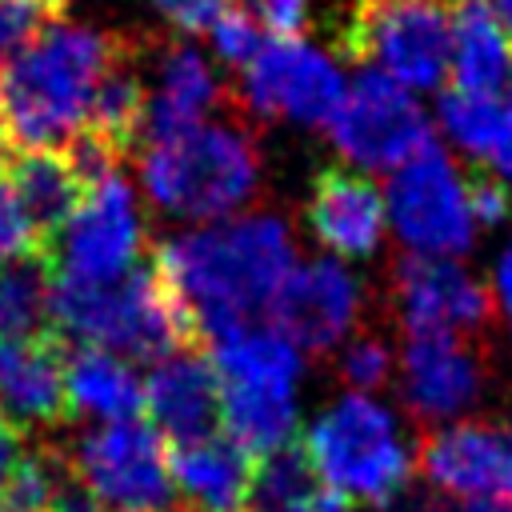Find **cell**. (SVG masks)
Segmentation results:
<instances>
[{"label":"cell","mask_w":512,"mask_h":512,"mask_svg":"<svg viewBox=\"0 0 512 512\" xmlns=\"http://www.w3.org/2000/svg\"><path fill=\"white\" fill-rule=\"evenodd\" d=\"M292 228L276 212H256L164 240L152 256L160 280L184 304L200 344H220L252 324L296 268Z\"/></svg>","instance_id":"obj_1"},{"label":"cell","mask_w":512,"mask_h":512,"mask_svg":"<svg viewBox=\"0 0 512 512\" xmlns=\"http://www.w3.org/2000/svg\"><path fill=\"white\" fill-rule=\"evenodd\" d=\"M132 32L48 24L0 68V120L16 152H60L84 124L104 72Z\"/></svg>","instance_id":"obj_2"},{"label":"cell","mask_w":512,"mask_h":512,"mask_svg":"<svg viewBox=\"0 0 512 512\" xmlns=\"http://www.w3.org/2000/svg\"><path fill=\"white\" fill-rule=\"evenodd\" d=\"M140 180L156 208L184 220H220L252 204L264 180V152L240 96L200 128L148 144L140 152Z\"/></svg>","instance_id":"obj_3"},{"label":"cell","mask_w":512,"mask_h":512,"mask_svg":"<svg viewBox=\"0 0 512 512\" xmlns=\"http://www.w3.org/2000/svg\"><path fill=\"white\" fill-rule=\"evenodd\" d=\"M48 308L56 336H76L80 344L116 352L124 360L160 364L180 348H204L184 304L160 280L152 256L128 276L104 284L52 272Z\"/></svg>","instance_id":"obj_4"},{"label":"cell","mask_w":512,"mask_h":512,"mask_svg":"<svg viewBox=\"0 0 512 512\" xmlns=\"http://www.w3.org/2000/svg\"><path fill=\"white\" fill-rule=\"evenodd\" d=\"M300 452L336 496L360 504H392L416 468V452L400 420L364 392L332 400L308 424Z\"/></svg>","instance_id":"obj_5"},{"label":"cell","mask_w":512,"mask_h":512,"mask_svg":"<svg viewBox=\"0 0 512 512\" xmlns=\"http://www.w3.org/2000/svg\"><path fill=\"white\" fill-rule=\"evenodd\" d=\"M220 380V424L248 456H268L296 436L300 352L272 328H244L212 344Z\"/></svg>","instance_id":"obj_6"},{"label":"cell","mask_w":512,"mask_h":512,"mask_svg":"<svg viewBox=\"0 0 512 512\" xmlns=\"http://www.w3.org/2000/svg\"><path fill=\"white\" fill-rule=\"evenodd\" d=\"M332 48L400 88L436 92L452 64V0H348Z\"/></svg>","instance_id":"obj_7"},{"label":"cell","mask_w":512,"mask_h":512,"mask_svg":"<svg viewBox=\"0 0 512 512\" xmlns=\"http://www.w3.org/2000/svg\"><path fill=\"white\" fill-rule=\"evenodd\" d=\"M104 512H164L172 504L168 444L152 420H108L60 448Z\"/></svg>","instance_id":"obj_8"},{"label":"cell","mask_w":512,"mask_h":512,"mask_svg":"<svg viewBox=\"0 0 512 512\" xmlns=\"http://www.w3.org/2000/svg\"><path fill=\"white\" fill-rule=\"evenodd\" d=\"M384 216L420 256H460L476 244L480 228L468 208V184L436 140L392 172L384 188Z\"/></svg>","instance_id":"obj_9"},{"label":"cell","mask_w":512,"mask_h":512,"mask_svg":"<svg viewBox=\"0 0 512 512\" xmlns=\"http://www.w3.org/2000/svg\"><path fill=\"white\" fill-rule=\"evenodd\" d=\"M148 228L140 204L120 172L84 188L76 212L60 228L48 252V268L76 280H120L136 264H144Z\"/></svg>","instance_id":"obj_10"},{"label":"cell","mask_w":512,"mask_h":512,"mask_svg":"<svg viewBox=\"0 0 512 512\" xmlns=\"http://www.w3.org/2000/svg\"><path fill=\"white\" fill-rule=\"evenodd\" d=\"M384 300L404 336H468L492 324L488 288L456 260L396 252L384 272Z\"/></svg>","instance_id":"obj_11"},{"label":"cell","mask_w":512,"mask_h":512,"mask_svg":"<svg viewBox=\"0 0 512 512\" xmlns=\"http://www.w3.org/2000/svg\"><path fill=\"white\" fill-rule=\"evenodd\" d=\"M328 132L340 156L368 172L400 168L424 144H432V124L424 108L408 96V88L372 68L360 72L356 84L344 92Z\"/></svg>","instance_id":"obj_12"},{"label":"cell","mask_w":512,"mask_h":512,"mask_svg":"<svg viewBox=\"0 0 512 512\" xmlns=\"http://www.w3.org/2000/svg\"><path fill=\"white\" fill-rule=\"evenodd\" d=\"M344 92L340 68L320 48L304 40H268L244 68V88L236 96L248 116L328 128Z\"/></svg>","instance_id":"obj_13"},{"label":"cell","mask_w":512,"mask_h":512,"mask_svg":"<svg viewBox=\"0 0 512 512\" xmlns=\"http://www.w3.org/2000/svg\"><path fill=\"white\" fill-rule=\"evenodd\" d=\"M364 308L360 280L340 260H308L288 272L268 304L272 332H280L296 352L332 356L356 328Z\"/></svg>","instance_id":"obj_14"},{"label":"cell","mask_w":512,"mask_h":512,"mask_svg":"<svg viewBox=\"0 0 512 512\" xmlns=\"http://www.w3.org/2000/svg\"><path fill=\"white\" fill-rule=\"evenodd\" d=\"M424 480L452 500H512V416L452 420L416 448Z\"/></svg>","instance_id":"obj_15"},{"label":"cell","mask_w":512,"mask_h":512,"mask_svg":"<svg viewBox=\"0 0 512 512\" xmlns=\"http://www.w3.org/2000/svg\"><path fill=\"white\" fill-rule=\"evenodd\" d=\"M488 384V348L468 336H404L400 400L420 424H448L468 412Z\"/></svg>","instance_id":"obj_16"},{"label":"cell","mask_w":512,"mask_h":512,"mask_svg":"<svg viewBox=\"0 0 512 512\" xmlns=\"http://www.w3.org/2000/svg\"><path fill=\"white\" fill-rule=\"evenodd\" d=\"M148 64L156 72V84L148 88L144 104V128L140 140L148 144H168L192 128H200L208 116L224 112L236 92H228L208 60L180 36H160L148 32Z\"/></svg>","instance_id":"obj_17"},{"label":"cell","mask_w":512,"mask_h":512,"mask_svg":"<svg viewBox=\"0 0 512 512\" xmlns=\"http://www.w3.org/2000/svg\"><path fill=\"white\" fill-rule=\"evenodd\" d=\"M304 220L312 236L336 256L368 260L384 244V220H388L384 192L364 172H352L344 164H324L308 184Z\"/></svg>","instance_id":"obj_18"},{"label":"cell","mask_w":512,"mask_h":512,"mask_svg":"<svg viewBox=\"0 0 512 512\" xmlns=\"http://www.w3.org/2000/svg\"><path fill=\"white\" fill-rule=\"evenodd\" d=\"M60 336L12 340L0 332V416L24 428H56L68 420Z\"/></svg>","instance_id":"obj_19"},{"label":"cell","mask_w":512,"mask_h":512,"mask_svg":"<svg viewBox=\"0 0 512 512\" xmlns=\"http://www.w3.org/2000/svg\"><path fill=\"white\" fill-rule=\"evenodd\" d=\"M144 408L160 436L172 444L216 432L220 424V380L200 348H180L152 364L144 380Z\"/></svg>","instance_id":"obj_20"},{"label":"cell","mask_w":512,"mask_h":512,"mask_svg":"<svg viewBox=\"0 0 512 512\" xmlns=\"http://www.w3.org/2000/svg\"><path fill=\"white\" fill-rule=\"evenodd\" d=\"M256 456H248L232 436L208 432L168 448L172 492L188 512H244L252 488Z\"/></svg>","instance_id":"obj_21"},{"label":"cell","mask_w":512,"mask_h":512,"mask_svg":"<svg viewBox=\"0 0 512 512\" xmlns=\"http://www.w3.org/2000/svg\"><path fill=\"white\" fill-rule=\"evenodd\" d=\"M452 88L504 96L512 80V44L500 32L488 0H452Z\"/></svg>","instance_id":"obj_22"},{"label":"cell","mask_w":512,"mask_h":512,"mask_svg":"<svg viewBox=\"0 0 512 512\" xmlns=\"http://www.w3.org/2000/svg\"><path fill=\"white\" fill-rule=\"evenodd\" d=\"M64 388H68V416L132 420L144 408V380L136 376L132 360L80 344L64 356Z\"/></svg>","instance_id":"obj_23"},{"label":"cell","mask_w":512,"mask_h":512,"mask_svg":"<svg viewBox=\"0 0 512 512\" xmlns=\"http://www.w3.org/2000/svg\"><path fill=\"white\" fill-rule=\"evenodd\" d=\"M4 180L16 204L24 208L28 224L36 228V236L52 252V240L60 236V228L68 224V216L84 196V180L76 176L64 152H16Z\"/></svg>","instance_id":"obj_24"},{"label":"cell","mask_w":512,"mask_h":512,"mask_svg":"<svg viewBox=\"0 0 512 512\" xmlns=\"http://www.w3.org/2000/svg\"><path fill=\"white\" fill-rule=\"evenodd\" d=\"M440 124L448 140L480 160L492 176L512 180V100L448 88L440 100Z\"/></svg>","instance_id":"obj_25"},{"label":"cell","mask_w":512,"mask_h":512,"mask_svg":"<svg viewBox=\"0 0 512 512\" xmlns=\"http://www.w3.org/2000/svg\"><path fill=\"white\" fill-rule=\"evenodd\" d=\"M244 512H348V504L312 472L308 456L288 444L256 460Z\"/></svg>","instance_id":"obj_26"},{"label":"cell","mask_w":512,"mask_h":512,"mask_svg":"<svg viewBox=\"0 0 512 512\" xmlns=\"http://www.w3.org/2000/svg\"><path fill=\"white\" fill-rule=\"evenodd\" d=\"M48 260H12L0 268V332L12 340H44L52 328Z\"/></svg>","instance_id":"obj_27"},{"label":"cell","mask_w":512,"mask_h":512,"mask_svg":"<svg viewBox=\"0 0 512 512\" xmlns=\"http://www.w3.org/2000/svg\"><path fill=\"white\" fill-rule=\"evenodd\" d=\"M340 380L352 388V392H376L388 384L392 376V348L372 336V332H360V336H348L344 348H340V364H336Z\"/></svg>","instance_id":"obj_28"},{"label":"cell","mask_w":512,"mask_h":512,"mask_svg":"<svg viewBox=\"0 0 512 512\" xmlns=\"http://www.w3.org/2000/svg\"><path fill=\"white\" fill-rule=\"evenodd\" d=\"M60 16L48 0H0V68Z\"/></svg>","instance_id":"obj_29"},{"label":"cell","mask_w":512,"mask_h":512,"mask_svg":"<svg viewBox=\"0 0 512 512\" xmlns=\"http://www.w3.org/2000/svg\"><path fill=\"white\" fill-rule=\"evenodd\" d=\"M12 260H48V244L36 236L8 180L0 176V264H12Z\"/></svg>","instance_id":"obj_30"},{"label":"cell","mask_w":512,"mask_h":512,"mask_svg":"<svg viewBox=\"0 0 512 512\" xmlns=\"http://www.w3.org/2000/svg\"><path fill=\"white\" fill-rule=\"evenodd\" d=\"M208 32H212V44H216L220 60H224V64H236L240 72H244V68L252 64V56L264 48L260 24H256V20H252V16H248L240 4L224 8Z\"/></svg>","instance_id":"obj_31"},{"label":"cell","mask_w":512,"mask_h":512,"mask_svg":"<svg viewBox=\"0 0 512 512\" xmlns=\"http://www.w3.org/2000/svg\"><path fill=\"white\" fill-rule=\"evenodd\" d=\"M236 4L272 40H300L308 32V24H312V4L316 0H236Z\"/></svg>","instance_id":"obj_32"},{"label":"cell","mask_w":512,"mask_h":512,"mask_svg":"<svg viewBox=\"0 0 512 512\" xmlns=\"http://www.w3.org/2000/svg\"><path fill=\"white\" fill-rule=\"evenodd\" d=\"M468 208L476 224H500L504 216H512V192L500 176L480 172L468 180Z\"/></svg>","instance_id":"obj_33"},{"label":"cell","mask_w":512,"mask_h":512,"mask_svg":"<svg viewBox=\"0 0 512 512\" xmlns=\"http://www.w3.org/2000/svg\"><path fill=\"white\" fill-rule=\"evenodd\" d=\"M180 32H208L216 24V16L224 8H232L236 0H152Z\"/></svg>","instance_id":"obj_34"},{"label":"cell","mask_w":512,"mask_h":512,"mask_svg":"<svg viewBox=\"0 0 512 512\" xmlns=\"http://www.w3.org/2000/svg\"><path fill=\"white\" fill-rule=\"evenodd\" d=\"M20 460H24V432L0 416V496L12 480V472L20 468Z\"/></svg>","instance_id":"obj_35"},{"label":"cell","mask_w":512,"mask_h":512,"mask_svg":"<svg viewBox=\"0 0 512 512\" xmlns=\"http://www.w3.org/2000/svg\"><path fill=\"white\" fill-rule=\"evenodd\" d=\"M496 300H500V308L508 316V328H512V240L496 260Z\"/></svg>","instance_id":"obj_36"},{"label":"cell","mask_w":512,"mask_h":512,"mask_svg":"<svg viewBox=\"0 0 512 512\" xmlns=\"http://www.w3.org/2000/svg\"><path fill=\"white\" fill-rule=\"evenodd\" d=\"M452 512H512V500H460Z\"/></svg>","instance_id":"obj_37"},{"label":"cell","mask_w":512,"mask_h":512,"mask_svg":"<svg viewBox=\"0 0 512 512\" xmlns=\"http://www.w3.org/2000/svg\"><path fill=\"white\" fill-rule=\"evenodd\" d=\"M488 8H492V16H496L500 32H504V36H508V44H512V0H488Z\"/></svg>","instance_id":"obj_38"},{"label":"cell","mask_w":512,"mask_h":512,"mask_svg":"<svg viewBox=\"0 0 512 512\" xmlns=\"http://www.w3.org/2000/svg\"><path fill=\"white\" fill-rule=\"evenodd\" d=\"M12 156H16V148H12V140H8V128H4V120H0V176L8 172Z\"/></svg>","instance_id":"obj_39"},{"label":"cell","mask_w":512,"mask_h":512,"mask_svg":"<svg viewBox=\"0 0 512 512\" xmlns=\"http://www.w3.org/2000/svg\"><path fill=\"white\" fill-rule=\"evenodd\" d=\"M48 4H52L56 12H68V4H72V0H48Z\"/></svg>","instance_id":"obj_40"}]
</instances>
